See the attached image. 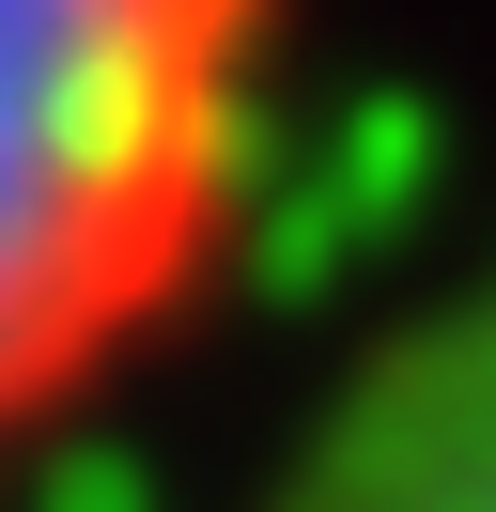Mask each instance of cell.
I'll return each instance as SVG.
<instances>
[{"label": "cell", "instance_id": "obj_1", "mask_svg": "<svg viewBox=\"0 0 496 512\" xmlns=\"http://www.w3.org/2000/svg\"><path fill=\"white\" fill-rule=\"evenodd\" d=\"M279 0H0V450L202 295Z\"/></svg>", "mask_w": 496, "mask_h": 512}, {"label": "cell", "instance_id": "obj_2", "mask_svg": "<svg viewBox=\"0 0 496 512\" xmlns=\"http://www.w3.org/2000/svg\"><path fill=\"white\" fill-rule=\"evenodd\" d=\"M264 512H496V264L403 311L310 404Z\"/></svg>", "mask_w": 496, "mask_h": 512}]
</instances>
